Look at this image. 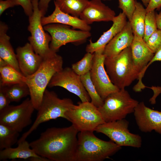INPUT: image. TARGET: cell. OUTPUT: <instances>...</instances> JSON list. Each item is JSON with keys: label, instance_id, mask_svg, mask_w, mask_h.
Segmentation results:
<instances>
[{"label": "cell", "instance_id": "cell-38", "mask_svg": "<svg viewBox=\"0 0 161 161\" xmlns=\"http://www.w3.org/2000/svg\"><path fill=\"white\" fill-rule=\"evenodd\" d=\"M156 61H161V47L154 53V56L147 66L146 69L151 64Z\"/></svg>", "mask_w": 161, "mask_h": 161}, {"label": "cell", "instance_id": "cell-27", "mask_svg": "<svg viewBox=\"0 0 161 161\" xmlns=\"http://www.w3.org/2000/svg\"><path fill=\"white\" fill-rule=\"evenodd\" d=\"M1 86L10 102H18L30 95L29 88L25 83Z\"/></svg>", "mask_w": 161, "mask_h": 161}, {"label": "cell", "instance_id": "cell-16", "mask_svg": "<svg viewBox=\"0 0 161 161\" xmlns=\"http://www.w3.org/2000/svg\"><path fill=\"white\" fill-rule=\"evenodd\" d=\"M16 55L21 73L25 76L31 75L38 69L44 58L36 53L29 43L18 47Z\"/></svg>", "mask_w": 161, "mask_h": 161}, {"label": "cell", "instance_id": "cell-22", "mask_svg": "<svg viewBox=\"0 0 161 161\" xmlns=\"http://www.w3.org/2000/svg\"><path fill=\"white\" fill-rule=\"evenodd\" d=\"M17 144L16 147H10L0 150V160L41 157L31 148L30 143L26 140L17 143Z\"/></svg>", "mask_w": 161, "mask_h": 161}, {"label": "cell", "instance_id": "cell-26", "mask_svg": "<svg viewBox=\"0 0 161 161\" xmlns=\"http://www.w3.org/2000/svg\"><path fill=\"white\" fill-rule=\"evenodd\" d=\"M19 132L0 124V150L12 147L17 143Z\"/></svg>", "mask_w": 161, "mask_h": 161}, {"label": "cell", "instance_id": "cell-42", "mask_svg": "<svg viewBox=\"0 0 161 161\" xmlns=\"http://www.w3.org/2000/svg\"><path fill=\"white\" fill-rule=\"evenodd\" d=\"M102 1H110L112 0H101Z\"/></svg>", "mask_w": 161, "mask_h": 161}, {"label": "cell", "instance_id": "cell-7", "mask_svg": "<svg viewBox=\"0 0 161 161\" xmlns=\"http://www.w3.org/2000/svg\"><path fill=\"white\" fill-rule=\"evenodd\" d=\"M65 116L66 119L78 132L94 131L105 122L98 108L91 101L78 102L66 112Z\"/></svg>", "mask_w": 161, "mask_h": 161}, {"label": "cell", "instance_id": "cell-20", "mask_svg": "<svg viewBox=\"0 0 161 161\" xmlns=\"http://www.w3.org/2000/svg\"><path fill=\"white\" fill-rule=\"evenodd\" d=\"M55 6L54 10L50 15L42 17L41 22L43 26L58 23L69 26L74 29L88 31L91 30V26L83 20L62 12L57 5L55 4Z\"/></svg>", "mask_w": 161, "mask_h": 161}, {"label": "cell", "instance_id": "cell-34", "mask_svg": "<svg viewBox=\"0 0 161 161\" xmlns=\"http://www.w3.org/2000/svg\"><path fill=\"white\" fill-rule=\"evenodd\" d=\"M10 102L2 86L0 85V112L9 106Z\"/></svg>", "mask_w": 161, "mask_h": 161}, {"label": "cell", "instance_id": "cell-41", "mask_svg": "<svg viewBox=\"0 0 161 161\" xmlns=\"http://www.w3.org/2000/svg\"><path fill=\"white\" fill-rule=\"evenodd\" d=\"M143 5L146 7L148 6L150 0H141Z\"/></svg>", "mask_w": 161, "mask_h": 161}, {"label": "cell", "instance_id": "cell-9", "mask_svg": "<svg viewBox=\"0 0 161 161\" xmlns=\"http://www.w3.org/2000/svg\"><path fill=\"white\" fill-rule=\"evenodd\" d=\"M129 124V121L125 119L105 122L97 126L95 131L105 135L121 147L140 148L142 144L141 137L130 132Z\"/></svg>", "mask_w": 161, "mask_h": 161}, {"label": "cell", "instance_id": "cell-21", "mask_svg": "<svg viewBox=\"0 0 161 161\" xmlns=\"http://www.w3.org/2000/svg\"><path fill=\"white\" fill-rule=\"evenodd\" d=\"M8 29L7 25L0 21V58L5 61L8 65L21 72L16 54L10 42V37L7 34Z\"/></svg>", "mask_w": 161, "mask_h": 161}, {"label": "cell", "instance_id": "cell-3", "mask_svg": "<svg viewBox=\"0 0 161 161\" xmlns=\"http://www.w3.org/2000/svg\"><path fill=\"white\" fill-rule=\"evenodd\" d=\"M121 147L112 140L99 138L93 131L79 132L74 161H102L114 154Z\"/></svg>", "mask_w": 161, "mask_h": 161}, {"label": "cell", "instance_id": "cell-5", "mask_svg": "<svg viewBox=\"0 0 161 161\" xmlns=\"http://www.w3.org/2000/svg\"><path fill=\"white\" fill-rule=\"evenodd\" d=\"M74 105L71 99H61L54 92L46 89L35 121L29 129L23 134L17 143L26 140L41 123L59 117L66 119V112Z\"/></svg>", "mask_w": 161, "mask_h": 161}, {"label": "cell", "instance_id": "cell-1", "mask_svg": "<svg viewBox=\"0 0 161 161\" xmlns=\"http://www.w3.org/2000/svg\"><path fill=\"white\" fill-rule=\"evenodd\" d=\"M78 131L72 125L47 129L30 143L38 155L51 161H74Z\"/></svg>", "mask_w": 161, "mask_h": 161}, {"label": "cell", "instance_id": "cell-6", "mask_svg": "<svg viewBox=\"0 0 161 161\" xmlns=\"http://www.w3.org/2000/svg\"><path fill=\"white\" fill-rule=\"evenodd\" d=\"M139 103L124 88L109 95L98 109L105 122H108L125 119L134 112Z\"/></svg>", "mask_w": 161, "mask_h": 161}, {"label": "cell", "instance_id": "cell-18", "mask_svg": "<svg viewBox=\"0 0 161 161\" xmlns=\"http://www.w3.org/2000/svg\"><path fill=\"white\" fill-rule=\"evenodd\" d=\"M134 38V34L130 21H127L123 29L106 46L103 54L106 57L114 56L130 47Z\"/></svg>", "mask_w": 161, "mask_h": 161}, {"label": "cell", "instance_id": "cell-23", "mask_svg": "<svg viewBox=\"0 0 161 161\" xmlns=\"http://www.w3.org/2000/svg\"><path fill=\"white\" fill-rule=\"evenodd\" d=\"M147 12L142 4L135 0V9L130 21L134 35L143 38Z\"/></svg>", "mask_w": 161, "mask_h": 161}, {"label": "cell", "instance_id": "cell-36", "mask_svg": "<svg viewBox=\"0 0 161 161\" xmlns=\"http://www.w3.org/2000/svg\"><path fill=\"white\" fill-rule=\"evenodd\" d=\"M161 8V0H150L146 7L147 12L155 10H159Z\"/></svg>", "mask_w": 161, "mask_h": 161}, {"label": "cell", "instance_id": "cell-25", "mask_svg": "<svg viewBox=\"0 0 161 161\" xmlns=\"http://www.w3.org/2000/svg\"><path fill=\"white\" fill-rule=\"evenodd\" d=\"M0 73L1 85L25 83L26 77L9 65L0 67Z\"/></svg>", "mask_w": 161, "mask_h": 161}, {"label": "cell", "instance_id": "cell-33", "mask_svg": "<svg viewBox=\"0 0 161 161\" xmlns=\"http://www.w3.org/2000/svg\"><path fill=\"white\" fill-rule=\"evenodd\" d=\"M18 6L20 5L24 10L26 15L29 17L33 12L32 1L33 0H15Z\"/></svg>", "mask_w": 161, "mask_h": 161}, {"label": "cell", "instance_id": "cell-14", "mask_svg": "<svg viewBox=\"0 0 161 161\" xmlns=\"http://www.w3.org/2000/svg\"><path fill=\"white\" fill-rule=\"evenodd\" d=\"M130 47L134 64L139 74L138 81L134 89L136 92H139L145 87L142 82V79L146 69L147 66L154 53L148 47L143 38L135 35Z\"/></svg>", "mask_w": 161, "mask_h": 161}, {"label": "cell", "instance_id": "cell-4", "mask_svg": "<svg viewBox=\"0 0 161 161\" xmlns=\"http://www.w3.org/2000/svg\"><path fill=\"white\" fill-rule=\"evenodd\" d=\"M104 64L112 82L119 89L129 86L139 77L130 47L114 56L106 57Z\"/></svg>", "mask_w": 161, "mask_h": 161}, {"label": "cell", "instance_id": "cell-8", "mask_svg": "<svg viewBox=\"0 0 161 161\" xmlns=\"http://www.w3.org/2000/svg\"><path fill=\"white\" fill-rule=\"evenodd\" d=\"M39 1H32L33 12L32 15L29 17V25L28 27V30L30 32L31 35L29 37L28 40L35 52L44 59L55 52L50 48L51 37L48 32L45 31L41 23L42 16L38 8Z\"/></svg>", "mask_w": 161, "mask_h": 161}, {"label": "cell", "instance_id": "cell-30", "mask_svg": "<svg viewBox=\"0 0 161 161\" xmlns=\"http://www.w3.org/2000/svg\"><path fill=\"white\" fill-rule=\"evenodd\" d=\"M155 10L147 12L144 24V40L146 42L151 35L157 29Z\"/></svg>", "mask_w": 161, "mask_h": 161}, {"label": "cell", "instance_id": "cell-19", "mask_svg": "<svg viewBox=\"0 0 161 161\" xmlns=\"http://www.w3.org/2000/svg\"><path fill=\"white\" fill-rule=\"evenodd\" d=\"M127 18L123 12L116 16L110 28L104 32L96 41L93 42L91 40H89V43L86 48V52L93 53L98 50L104 49L107 44L123 29L127 21Z\"/></svg>", "mask_w": 161, "mask_h": 161}, {"label": "cell", "instance_id": "cell-11", "mask_svg": "<svg viewBox=\"0 0 161 161\" xmlns=\"http://www.w3.org/2000/svg\"><path fill=\"white\" fill-rule=\"evenodd\" d=\"M69 26L52 23L44 26L45 31L51 35L50 49L56 52L62 46L69 43H80L85 42L91 36L90 31L76 30Z\"/></svg>", "mask_w": 161, "mask_h": 161}, {"label": "cell", "instance_id": "cell-31", "mask_svg": "<svg viewBox=\"0 0 161 161\" xmlns=\"http://www.w3.org/2000/svg\"><path fill=\"white\" fill-rule=\"evenodd\" d=\"M146 44L154 53L161 47V30L157 29L149 37Z\"/></svg>", "mask_w": 161, "mask_h": 161}, {"label": "cell", "instance_id": "cell-37", "mask_svg": "<svg viewBox=\"0 0 161 161\" xmlns=\"http://www.w3.org/2000/svg\"><path fill=\"white\" fill-rule=\"evenodd\" d=\"M52 0H39L38 8L40 10L42 17L45 16L49 4Z\"/></svg>", "mask_w": 161, "mask_h": 161}, {"label": "cell", "instance_id": "cell-39", "mask_svg": "<svg viewBox=\"0 0 161 161\" xmlns=\"http://www.w3.org/2000/svg\"><path fill=\"white\" fill-rule=\"evenodd\" d=\"M156 23L157 29L161 30V11L158 13H156Z\"/></svg>", "mask_w": 161, "mask_h": 161}, {"label": "cell", "instance_id": "cell-29", "mask_svg": "<svg viewBox=\"0 0 161 161\" xmlns=\"http://www.w3.org/2000/svg\"><path fill=\"white\" fill-rule=\"evenodd\" d=\"M93 53L87 52L79 61L73 64L72 68L80 76L90 72L92 66Z\"/></svg>", "mask_w": 161, "mask_h": 161}, {"label": "cell", "instance_id": "cell-17", "mask_svg": "<svg viewBox=\"0 0 161 161\" xmlns=\"http://www.w3.org/2000/svg\"><path fill=\"white\" fill-rule=\"evenodd\" d=\"M101 0H91L79 18L89 25L95 22L112 21L116 16L114 11Z\"/></svg>", "mask_w": 161, "mask_h": 161}, {"label": "cell", "instance_id": "cell-10", "mask_svg": "<svg viewBox=\"0 0 161 161\" xmlns=\"http://www.w3.org/2000/svg\"><path fill=\"white\" fill-rule=\"evenodd\" d=\"M35 110L30 98H27L19 105H9L0 112V124L21 132L31 124Z\"/></svg>", "mask_w": 161, "mask_h": 161}, {"label": "cell", "instance_id": "cell-35", "mask_svg": "<svg viewBox=\"0 0 161 161\" xmlns=\"http://www.w3.org/2000/svg\"><path fill=\"white\" fill-rule=\"evenodd\" d=\"M16 6L15 0H0V16L7 9Z\"/></svg>", "mask_w": 161, "mask_h": 161}, {"label": "cell", "instance_id": "cell-32", "mask_svg": "<svg viewBox=\"0 0 161 161\" xmlns=\"http://www.w3.org/2000/svg\"><path fill=\"white\" fill-rule=\"evenodd\" d=\"M118 7L130 21L135 9V0H118Z\"/></svg>", "mask_w": 161, "mask_h": 161}, {"label": "cell", "instance_id": "cell-2", "mask_svg": "<svg viewBox=\"0 0 161 161\" xmlns=\"http://www.w3.org/2000/svg\"><path fill=\"white\" fill-rule=\"evenodd\" d=\"M62 57L56 52L44 58L38 69L26 77L25 83L30 90V99L35 110L39 109L46 88L52 78L63 69Z\"/></svg>", "mask_w": 161, "mask_h": 161}, {"label": "cell", "instance_id": "cell-28", "mask_svg": "<svg viewBox=\"0 0 161 161\" xmlns=\"http://www.w3.org/2000/svg\"><path fill=\"white\" fill-rule=\"evenodd\" d=\"M82 82L88 93L91 102L97 108L103 104L104 100L98 93L91 78L90 72L80 76Z\"/></svg>", "mask_w": 161, "mask_h": 161}, {"label": "cell", "instance_id": "cell-40", "mask_svg": "<svg viewBox=\"0 0 161 161\" xmlns=\"http://www.w3.org/2000/svg\"><path fill=\"white\" fill-rule=\"evenodd\" d=\"M7 65L8 64L5 61L0 58V67H3Z\"/></svg>", "mask_w": 161, "mask_h": 161}, {"label": "cell", "instance_id": "cell-13", "mask_svg": "<svg viewBox=\"0 0 161 161\" xmlns=\"http://www.w3.org/2000/svg\"><path fill=\"white\" fill-rule=\"evenodd\" d=\"M48 86H60L78 96L81 102L91 101L90 97L84 88L80 76L69 67L63 68L53 76Z\"/></svg>", "mask_w": 161, "mask_h": 161}, {"label": "cell", "instance_id": "cell-24", "mask_svg": "<svg viewBox=\"0 0 161 161\" xmlns=\"http://www.w3.org/2000/svg\"><path fill=\"white\" fill-rule=\"evenodd\" d=\"M89 1V0H54V3L62 12L79 18Z\"/></svg>", "mask_w": 161, "mask_h": 161}, {"label": "cell", "instance_id": "cell-12", "mask_svg": "<svg viewBox=\"0 0 161 161\" xmlns=\"http://www.w3.org/2000/svg\"><path fill=\"white\" fill-rule=\"evenodd\" d=\"M104 49L93 53L92 66L90 71L91 78L99 95L104 100L110 94L120 89L112 82L105 68L106 57Z\"/></svg>", "mask_w": 161, "mask_h": 161}, {"label": "cell", "instance_id": "cell-15", "mask_svg": "<svg viewBox=\"0 0 161 161\" xmlns=\"http://www.w3.org/2000/svg\"><path fill=\"white\" fill-rule=\"evenodd\" d=\"M133 113L137 125L141 131L148 132L154 130L161 134V112L152 109L141 102Z\"/></svg>", "mask_w": 161, "mask_h": 161}]
</instances>
